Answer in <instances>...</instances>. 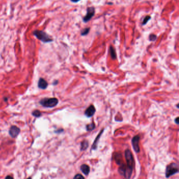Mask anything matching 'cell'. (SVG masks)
<instances>
[{
    "mask_svg": "<svg viewBox=\"0 0 179 179\" xmlns=\"http://www.w3.org/2000/svg\"><path fill=\"white\" fill-rule=\"evenodd\" d=\"M125 158L127 162V166H125V172L124 177L126 179H130L133 173V158L131 151L127 149L125 151Z\"/></svg>",
    "mask_w": 179,
    "mask_h": 179,
    "instance_id": "6da1fadb",
    "label": "cell"
},
{
    "mask_svg": "<svg viewBox=\"0 0 179 179\" xmlns=\"http://www.w3.org/2000/svg\"><path fill=\"white\" fill-rule=\"evenodd\" d=\"M33 34L37 39L44 42H49L53 40L51 37L49 36L48 34L43 31L36 30L33 32Z\"/></svg>",
    "mask_w": 179,
    "mask_h": 179,
    "instance_id": "7a4b0ae2",
    "label": "cell"
},
{
    "mask_svg": "<svg viewBox=\"0 0 179 179\" xmlns=\"http://www.w3.org/2000/svg\"><path fill=\"white\" fill-rule=\"evenodd\" d=\"M39 103L42 105L43 107H54L57 105L58 103V100L56 98H45L41 100Z\"/></svg>",
    "mask_w": 179,
    "mask_h": 179,
    "instance_id": "3957f363",
    "label": "cell"
},
{
    "mask_svg": "<svg viewBox=\"0 0 179 179\" xmlns=\"http://www.w3.org/2000/svg\"><path fill=\"white\" fill-rule=\"evenodd\" d=\"M179 172L178 165L175 163H172L166 166V177L167 178L176 174Z\"/></svg>",
    "mask_w": 179,
    "mask_h": 179,
    "instance_id": "277c9868",
    "label": "cell"
},
{
    "mask_svg": "<svg viewBox=\"0 0 179 179\" xmlns=\"http://www.w3.org/2000/svg\"><path fill=\"white\" fill-rule=\"evenodd\" d=\"M87 13L83 18V21L84 23H87L91 21L95 14V8L93 6L88 7L87 8Z\"/></svg>",
    "mask_w": 179,
    "mask_h": 179,
    "instance_id": "5b68a950",
    "label": "cell"
},
{
    "mask_svg": "<svg viewBox=\"0 0 179 179\" xmlns=\"http://www.w3.org/2000/svg\"><path fill=\"white\" fill-rule=\"evenodd\" d=\"M140 140V136L139 135L135 136L132 139V145H133V148L134 149L135 153H139L140 152V147L139 145Z\"/></svg>",
    "mask_w": 179,
    "mask_h": 179,
    "instance_id": "8992f818",
    "label": "cell"
},
{
    "mask_svg": "<svg viewBox=\"0 0 179 179\" xmlns=\"http://www.w3.org/2000/svg\"><path fill=\"white\" fill-rule=\"evenodd\" d=\"M20 132V129L16 126H12L9 130V134L12 138H16Z\"/></svg>",
    "mask_w": 179,
    "mask_h": 179,
    "instance_id": "52a82bcc",
    "label": "cell"
},
{
    "mask_svg": "<svg viewBox=\"0 0 179 179\" xmlns=\"http://www.w3.org/2000/svg\"><path fill=\"white\" fill-rule=\"evenodd\" d=\"M96 112V109L95 108V107H93V105H91L86 109L85 112V114L86 116L88 117H91L93 116L95 113Z\"/></svg>",
    "mask_w": 179,
    "mask_h": 179,
    "instance_id": "ba28073f",
    "label": "cell"
},
{
    "mask_svg": "<svg viewBox=\"0 0 179 179\" xmlns=\"http://www.w3.org/2000/svg\"><path fill=\"white\" fill-rule=\"evenodd\" d=\"M38 86L39 87V88L44 90L46 89L48 86V83L46 81L44 80L43 78H40L39 81V83H38Z\"/></svg>",
    "mask_w": 179,
    "mask_h": 179,
    "instance_id": "9c48e42d",
    "label": "cell"
},
{
    "mask_svg": "<svg viewBox=\"0 0 179 179\" xmlns=\"http://www.w3.org/2000/svg\"><path fill=\"white\" fill-rule=\"evenodd\" d=\"M81 171L83 172L84 174H85L86 176L88 175L90 172V168L88 165H87L86 164H84L81 166Z\"/></svg>",
    "mask_w": 179,
    "mask_h": 179,
    "instance_id": "30bf717a",
    "label": "cell"
},
{
    "mask_svg": "<svg viewBox=\"0 0 179 179\" xmlns=\"http://www.w3.org/2000/svg\"><path fill=\"white\" fill-rule=\"evenodd\" d=\"M103 131H104V130H102L101 131V132L99 134V135H98L97 137H96V139L95 140L93 145V147H92V149H96V148H97V144H98V141L99 139V138H100V136H101L102 133L103 132Z\"/></svg>",
    "mask_w": 179,
    "mask_h": 179,
    "instance_id": "8fae6325",
    "label": "cell"
},
{
    "mask_svg": "<svg viewBox=\"0 0 179 179\" xmlns=\"http://www.w3.org/2000/svg\"><path fill=\"white\" fill-rule=\"evenodd\" d=\"M89 143L87 140H85L81 143V150H85L88 147Z\"/></svg>",
    "mask_w": 179,
    "mask_h": 179,
    "instance_id": "7c38bea8",
    "label": "cell"
},
{
    "mask_svg": "<svg viewBox=\"0 0 179 179\" xmlns=\"http://www.w3.org/2000/svg\"><path fill=\"white\" fill-rule=\"evenodd\" d=\"M109 52H110V54L111 56V57L113 60H115L116 59V52H115V50H114V47L112 46H110V48H109Z\"/></svg>",
    "mask_w": 179,
    "mask_h": 179,
    "instance_id": "4fadbf2b",
    "label": "cell"
},
{
    "mask_svg": "<svg viewBox=\"0 0 179 179\" xmlns=\"http://www.w3.org/2000/svg\"><path fill=\"white\" fill-rule=\"evenodd\" d=\"M89 31H90V28L89 27L83 29L81 31V36H86L87 34H88Z\"/></svg>",
    "mask_w": 179,
    "mask_h": 179,
    "instance_id": "5bb4252c",
    "label": "cell"
},
{
    "mask_svg": "<svg viewBox=\"0 0 179 179\" xmlns=\"http://www.w3.org/2000/svg\"><path fill=\"white\" fill-rule=\"evenodd\" d=\"M95 128V124L94 123H91L86 125V130L87 131H91L94 130Z\"/></svg>",
    "mask_w": 179,
    "mask_h": 179,
    "instance_id": "9a60e30c",
    "label": "cell"
},
{
    "mask_svg": "<svg viewBox=\"0 0 179 179\" xmlns=\"http://www.w3.org/2000/svg\"><path fill=\"white\" fill-rule=\"evenodd\" d=\"M151 18V17L150 16H146L144 18V19H143V20L142 25H146L148 22L149 21V20H150Z\"/></svg>",
    "mask_w": 179,
    "mask_h": 179,
    "instance_id": "2e32d148",
    "label": "cell"
},
{
    "mask_svg": "<svg viewBox=\"0 0 179 179\" xmlns=\"http://www.w3.org/2000/svg\"><path fill=\"white\" fill-rule=\"evenodd\" d=\"M32 115L34 116L35 117H40L42 115V113H41L39 111L36 110V111H34V112H33Z\"/></svg>",
    "mask_w": 179,
    "mask_h": 179,
    "instance_id": "e0dca14e",
    "label": "cell"
},
{
    "mask_svg": "<svg viewBox=\"0 0 179 179\" xmlns=\"http://www.w3.org/2000/svg\"><path fill=\"white\" fill-rule=\"evenodd\" d=\"M149 40L151 41V42H154V41H155L157 38V36H156V35H154V34H151L149 35Z\"/></svg>",
    "mask_w": 179,
    "mask_h": 179,
    "instance_id": "ac0fdd59",
    "label": "cell"
},
{
    "mask_svg": "<svg viewBox=\"0 0 179 179\" xmlns=\"http://www.w3.org/2000/svg\"><path fill=\"white\" fill-rule=\"evenodd\" d=\"M73 179H85L84 177L81 174H77L74 177Z\"/></svg>",
    "mask_w": 179,
    "mask_h": 179,
    "instance_id": "d6986e66",
    "label": "cell"
},
{
    "mask_svg": "<svg viewBox=\"0 0 179 179\" xmlns=\"http://www.w3.org/2000/svg\"><path fill=\"white\" fill-rule=\"evenodd\" d=\"M5 179H13V178L11 176H8L5 177Z\"/></svg>",
    "mask_w": 179,
    "mask_h": 179,
    "instance_id": "ffe728a7",
    "label": "cell"
},
{
    "mask_svg": "<svg viewBox=\"0 0 179 179\" xmlns=\"http://www.w3.org/2000/svg\"><path fill=\"white\" fill-rule=\"evenodd\" d=\"M70 1H71V2H72L73 3H77L79 1H80L81 0H70Z\"/></svg>",
    "mask_w": 179,
    "mask_h": 179,
    "instance_id": "44dd1931",
    "label": "cell"
},
{
    "mask_svg": "<svg viewBox=\"0 0 179 179\" xmlns=\"http://www.w3.org/2000/svg\"><path fill=\"white\" fill-rule=\"evenodd\" d=\"M178 120H179V118H178V117H177V118H176L175 120V122L176 124H179V121H178Z\"/></svg>",
    "mask_w": 179,
    "mask_h": 179,
    "instance_id": "7402d4cb",
    "label": "cell"
},
{
    "mask_svg": "<svg viewBox=\"0 0 179 179\" xmlns=\"http://www.w3.org/2000/svg\"><path fill=\"white\" fill-rule=\"evenodd\" d=\"M27 179H32V178L31 177H29V178H27Z\"/></svg>",
    "mask_w": 179,
    "mask_h": 179,
    "instance_id": "603a6c76",
    "label": "cell"
}]
</instances>
